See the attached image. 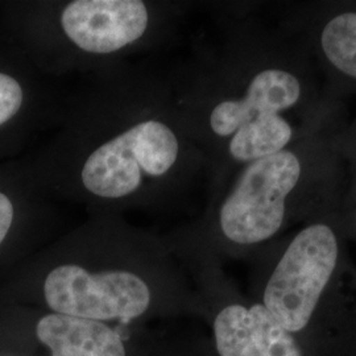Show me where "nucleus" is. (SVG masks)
<instances>
[{
	"instance_id": "obj_1",
	"label": "nucleus",
	"mask_w": 356,
	"mask_h": 356,
	"mask_svg": "<svg viewBox=\"0 0 356 356\" xmlns=\"http://www.w3.org/2000/svg\"><path fill=\"white\" fill-rule=\"evenodd\" d=\"M88 76L57 115L44 189L92 216L165 210L198 159L165 76L129 64Z\"/></svg>"
},
{
	"instance_id": "obj_2",
	"label": "nucleus",
	"mask_w": 356,
	"mask_h": 356,
	"mask_svg": "<svg viewBox=\"0 0 356 356\" xmlns=\"http://www.w3.org/2000/svg\"><path fill=\"white\" fill-rule=\"evenodd\" d=\"M51 313L98 322L134 321L179 294L165 248L120 216H92L57 244L41 284Z\"/></svg>"
},
{
	"instance_id": "obj_3",
	"label": "nucleus",
	"mask_w": 356,
	"mask_h": 356,
	"mask_svg": "<svg viewBox=\"0 0 356 356\" xmlns=\"http://www.w3.org/2000/svg\"><path fill=\"white\" fill-rule=\"evenodd\" d=\"M42 61L57 76H91L165 44L178 6L153 0H57L40 4Z\"/></svg>"
},
{
	"instance_id": "obj_4",
	"label": "nucleus",
	"mask_w": 356,
	"mask_h": 356,
	"mask_svg": "<svg viewBox=\"0 0 356 356\" xmlns=\"http://www.w3.org/2000/svg\"><path fill=\"white\" fill-rule=\"evenodd\" d=\"M301 170L298 157L285 149L244 165L216 207L218 241L232 250H250L273 239Z\"/></svg>"
},
{
	"instance_id": "obj_5",
	"label": "nucleus",
	"mask_w": 356,
	"mask_h": 356,
	"mask_svg": "<svg viewBox=\"0 0 356 356\" xmlns=\"http://www.w3.org/2000/svg\"><path fill=\"white\" fill-rule=\"evenodd\" d=\"M202 269L216 356H313L259 301L231 292L214 268Z\"/></svg>"
},
{
	"instance_id": "obj_6",
	"label": "nucleus",
	"mask_w": 356,
	"mask_h": 356,
	"mask_svg": "<svg viewBox=\"0 0 356 356\" xmlns=\"http://www.w3.org/2000/svg\"><path fill=\"white\" fill-rule=\"evenodd\" d=\"M36 335L51 356H127L122 335L104 322L48 313Z\"/></svg>"
},
{
	"instance_id": "obj_7",
	"label": "nucleus",
	"mask_w": 356,
	"mask_h": 356,
	"mask_svg": "<svg viewBox=\"0 0 356 356\" xmlns=\"http://www.w3.org/2000/svg\"><path fill=\"white\" fill-rule=\"evenodd\" d=\"M323 53L332 66L356 78V13H341L331 19L321 35Z\"/></svg>"
},
{
	"instance_id": "obj_8",
	"label": "nucleus",
	"mask_w": 356,
	"mask_h": 356,
	"mask_svg": "<svg viewBox=\"0 0 356 356\" xmlns=\"http://www.w3.org/2000/svg\"><path fill=\"white\" fill-rule=\"evenodd\" d=\"M26 103V89L23 82L17 76L0 70V128L15 120Z\"/></svg>"
},
{
	"instance_id": "obj_9",
	"label": "nucleus",
	"mask_w": 356,
	"mask_h": 356,
	"mask_svg": "<svg viewBox=\"0 0 356 356\" xmlns=\"http://www.w3.org/2000/svg\"><path fill=\"white\" fill-rule=\"evenodd\" d=\"M16 219V202L4 191H0V247L10 235Z\"/></svg>"
}]
</instances>
